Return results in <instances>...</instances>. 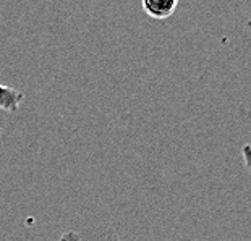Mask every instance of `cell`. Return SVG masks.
Here are the masks:
<instances>
[{
  "label": "cell",
  "mask_w": 251,
  "mask_h": 241,
  "mask_svg": "<svg viewBox=\"0 0 251 241\" xmlns=\"http://www.w3.org/2000/svg\"><path fill=\"white\" fill-rule=\"evenodd\" d=\"M25 102V94L20 89L0 84V110L15 114L20 110L21 104Z\"/></svg>",
  "instance_id": "cell-2"
},
{
  "label": "cell",
  "mask_w": 251,
  "mask_h": 241,
  "mask_svg": "<svg viewBox=\"0 0 251 241\" xmlns=\"http://www.w3.org/2000/svg\"><path fill=\"white\" fill-rule=\"evenodd\" d=\"M58 241H81V237H79V233H76L75 230H67V232H63L60 235Z\"/></svg>",
  "instance_id": "cell-3"
},
{
  "label": "cell",
  "mask_w": 251,
  "mask_h": 241,
  "mask_svg": "<svg viewBox=\"0 0 251 241\" xmlns=\"http://www.w3.org/2000/svg\"><path fill=\"white\" fill-rule=\"evenodd\" d=\"M143 10L154 20H165L172 17L178 7V0H141Z\"/></svg>",
  "instance_id": "cell-1"
}]
</instances>
